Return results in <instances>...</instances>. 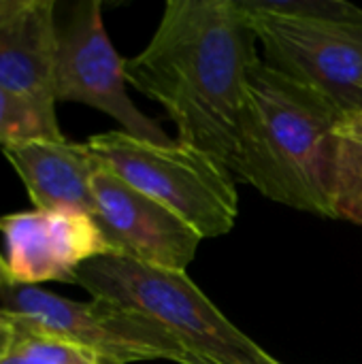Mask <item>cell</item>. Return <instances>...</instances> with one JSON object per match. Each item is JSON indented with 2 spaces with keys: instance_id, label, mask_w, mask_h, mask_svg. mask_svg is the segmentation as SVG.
<instances>
[{
  "instance_id": "6da1fadb",
  "label": "cell",
  "mask_w": 362,
  "mask_h": 364,
  "mask_svg": "<svg viewBox=\"0 0 362 364\" xmlns=\"http://www.w3.org/2000/svg\"><path fill=\"white\" fill-rule=\"evenodd\" d=\"M256 41L239 0H169L147 47L126 60V81L164 107L179 143L233 173Z\"/></svg>"
},
{
  "instance_id": "7a4b0ae2",
  "label": "cell",
  "mask_w": 362,
  "mask_h": 364,
  "mask_svg": "<svg viewBox=\"0 0 362 364\" xmlns=\"http://www.w3.org/2000/svg\"><path fill=\"white\" fill-rule=\"evenodd\" d=\"M346 119L324 94L260 60L243 92L233 175L280 205L333 218Z\"/></svg>"
},
{
  "instance_id": "3957f363",
  "label": "cell",
  "mask_w": 362,
  "mask_h": 364,
  "mask_svg": "<svg viewBox=\"0 0 362 364\" xmlns=\"http://www.w3.org/2000/svg\"><path fill=\"white\" fill-rule=\"evenodd\" d=\"M92 299L137 311L166 328L192 358L215 364H282L241 333L183 271L100 256L75 275ZM190 364V363H188Z\"/></svg>"
},
{
  "instance_id": "277c9868",
  "label": "cell",
  "mask_w": 362,
  "mask_h": 364,
  "mask_svg": "<svg viewBox=\"0 0 362 364\" xmlns=\"http://www.w3.org/2000/svg\"><path fill=\"white\" fill-rule=\"evenodd\" d=\"M100 168L154 198L201 239L233 230L239 215L235 175L215 158L179 141L158 145L111 130L87 141Z\"/></svg>"
},
{
  "instance_id": "5b68a950",
  "label": "cell",
  "mask_w": 362,
  "mask_h": 364,
  "mask_svg": "<svg viewBox=\"0 0 362 364\" xmlns=\"http://www.w3.org/2000/svg\"><path fill=\"white\" fill-rule=\"evenodd\" d=\"M0 311L21 331L79 346L109 364L190 363L188 350L166 328L102 299L81 303L49 292L43 286L9 282L0 290Z\"/></svg>"
},
{
  "instance_id": "8992f818",
  "label": "cell",
  "mask_w": 362,
  "mask_h": 364,
  "mask_svg": "<svg viewBox=\"0 0 362 364\" xmlns=\"http://www.w3.org/2000/svg\"><path fill=\"white\" fill-rule=\"evenodd\" d=\"M265 62L318 90L348 117L362 113V13L344 19H303L250 6Z\"/></svg>"
},
{
  "instance_id": "52a82bcc",
  "label": "cell",
  "mask_w": 362,
  "mask_h": 364,
  "mask_svg": "<svg viewBox=\"0 0 362 364\" xmlns=\"http://www.w3.org/2000/svg\"><path fill=\"white\" fill-rule=\"evenodd\" d=\"M126 60L115 51L105 23L102 4L85 0L70 9L58 26L53 64L55 102H79L113 117L130 136L158 145L175 143L158 122L141 113L126 92Z\"/></svg>"
},
{
  "instance_id": "ba28073f",
  "label": "cell",
  "mask_w": 362,
  "mask_h": 364,
  "mask_svg": "<svg viewBox=\"0 0 362 364\" xmlns=\"http://www.w3.org/2000/svg\"><path fill=\"white\" fill-rule=\"evenodd\" d=\"M4 264L19 286L75 284L79 267L111 256L94 215L81 211H19L0 218Z\"/></svg>"
},
{
  "instance_id": "9c48e42d",
  "label": "cell",
  "mask_w": 362,
  "mask_h": 364,
  "mask_svg": "<svg viewBox=\"0 0 362 364\" xmlns=\"http://www.w3.org/2000/svg\"><path fill=\"white\" fill-rule=\"evenodd\" d=\"M94 220L111 247V256L186 273L201 237L173 211L105 168L94 177Z\"/></svg>"
},
{
  "instance_id": "30bf717a",
  "label": "cell",
  "mask_w": 362,
  "mask_h": 364,
  "mask_svg": "<svg viewBox=\"0 0 362 364\" xmlns=\"http://www.w3.org/2000/svg\"><path fill=\"white\" fill-rule=\"evenodd\" d=\"M2 154L23 181L34 209L94 215V177L100 164L87 143L30 141L2 147Z\"/></svg>"
},
{
  "instance_id": "8fae6325",
  "label": "cell",
  "mask_w": 362,
  "mask_h": 364,
  "mask_svg": "<svg viewBox=\"0 0 362 364\" xmlns=\"http://www.w3.org/2000/svg\"><path fill=\"white\" fill-rule=\"evenodd\" d=\"M55 47L53 0H0V85L55 102Z\"/></svg>"
},
{
  "instance_id": "7c38bea8",
  "label": "cell",
  "mask_w": 362,
  "mask_h": 364,
  "mask_svg": "<svg viewBox=\"0 0 362 364\" xmlns=\"http://www.w3.org/2000/svg\"><path fill=\"white\" fill-rule=\"evenodd\" d=\"M64 139L55 102L41 100L0 85V145L11 147L30 141Z\"/></svg>"
},
{
  "instance_id": "4fadbf2b",
  "label": "cell",
  "mask_w": 362,
  "mask_h": 364,
  "mask_svg": "<svg viewBox=\"0 0 362 364\" xmlns=\"http://www.w3.org/2000/svg\"><path fill=\"white\" fill-rule=\"evenodd\" d=\"M333 218L362 226V128L350 117L344 122L339 134Z\"/></svg>"
},
{
  "instance_id": "5bb4252c",
  "label": "cell",
  "mask_w": 362,
  "mask_h": 364,
  "mask_svg": "<svg viewBox=\"0 0 362 364\" xmlns=\"http://www.w3.org/2000/svg\"><path fill=\"white\" fill-rule=\"evenodd\" d=\"M0 364H109L102 360L100 356L47 337V335H36V333H28L17 328V337L13 341V346L9 348V352L2 356Z\"/></svg>"
},
{
  "instance_id": "9a60e30c",
  "label": "cell",
  "mask_w": 362,
  "mask_h": 364,
  "mask_svg": "<svg viewBox=\"0 0 362 364\" xmlns=\"http://www.w3.org/2000/svg\"><path fill=\"white\" fill-rule=\"evenodd\" d=\"M250 6L275 15L303 17V19H344L356 17L362 6L346 0H245Z\"/></svg>"
},
{
  "instance_id": "2e32d148",
  "label": "cell",
  "mask_w": 362,
  "mask_h": 364,
  "mask_svg": "<svg viewBox=\"0 0 362 364\" xmlns=\"http://www.w3.org/2000/svg\"><path fill=\"white\" fill-rule=\"evenodd\" d=\"M15 337H17V326H15V322H13L6 314L0 311V360H2V356L9 352V348L13 346Z\"/></svg>"
},
{
  "instance_id": "e0dca14e",
  "label": "cell",
  "mask_w": 362,
  "mask_h": 364,
  "mask_svg": "<svg viewBox=\"0 0 362 364\" xmlns=\"http://www.w3.org/2000/svg\"><path fill=\"white\" fill-rule=\"evenodd\" d=\"M9 271H6V264H4V256H0V290L9 284Z\"/></svg>"
},
{
  "instance_id": "ac0fdd59",
  "label": "cell",
  "mask_w": 362,
  "mask_h": 364,
  "mask_svg": "<svg viewBox=\"0 0 362 364\" xmlns=\"http://www.w3.org/2000/svg\"><path fill=\"white\" fill-rule=\"evenodd\" d=\"M190 364H215V363H211V360H207V358H192Z\"/></svg>"
},
{
  "instance_id": "d6986e66",
  "label": "cell",
  "mask_w": 362,
  "mask_h": 364,
  "mask_svg": "<svg viewBox=\"0 0 362 364\" xmlns=\"http://www.w3.org/2000/svg\"><path fill=\"white\" fill-rule=\"evenodd\" d=\"M350 119H354V122H356V124H358V126L362 128V113L361 115H354V117H350Z\"/></svg>"
}]
</instances>
